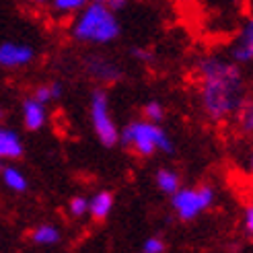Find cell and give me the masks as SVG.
<instances>
[{"label": "cell", "instance_id": "cell-16", "mask_svg": "<svg viewBox=\"0 0 253 253\" xmlns=\"http://www.w3.org/2000/svg\"><path fill=\"white\" fill-rule=\"evenodd\" d=\"M84 4H88V0H52V8L58 15H74Z\"/></svg>", "mask_w": 253, "mask_h": 253}, {"label": "cell", "instance_id": "cell-12", "mask_svg": "<svg viewBox=\"0 0 253 253\" xmlns=\"http://www.w3.org/2000/svg\"><path fill=\"white\" fill-rule=\"evenodd\" d=\"M0 179H2L4 187H8L10 192H15V194L27 192V187H29V181H27V177L23 175V171H19L17 167H10V165L0 167Z\"/></svg>", "mask_w": 253, "mask_h": 253}, {"label": "cell", "instance_id": "cell-17", "mask_svg": "<svg viewBox=\"0 0 253 253\" xmlns=\"http://www.w3.org/2000/svg\"><path fill=\"white\" fill-rule=\"evenodd\" d=\"M142 116L148 122L161 124L163 120H165V107H163V103H159V101H148V103L144 105V109H142Z\"/></svg>", "mask_w": 253, "mask_h": 253}, {"label": "cell", "instance_id": "cell-8", "mask_svg": "<svg viewBox=\"0 0 253 253\" xmlns=\"http://www.w3.org/2000/svg\"><path fill=\"white\" fill-rule=\"evenodd\" d=\"M231 58L237 64H249V62H253V17L245 21L237 42L231 45Z\"/></svg>", "mask_w": 253, "mask_h": 253}, {"label": "cell", "instance_id": "cell-5", "mask_svg": "<svg viewBox=\"0 0 253 253\" xmlns=\"http://www.w3.org/2000/svg\"><path fill=\"white\" fill-rule=\"evenodd\" d=\"M88 111H91V124H93V130L97 134V140L105 148H113L120 142V130L111 118L109 101H107L105 91H101V88L93 91Z\"/></svg>", "mask_w": 253, "mask_h": 253}, {"label": "cell", "instance_id": "cell-23", "mask_svg": "<svg viewBox=\"0 0 253 253\" xmlns=\"http://www.w3.org/2000/svg\"><path fill=\"white\" fill-rule=\"evenodd\" d=\"M128 2H130V0H107V6L113 10V12H120V10H124L126 6H128Z\"/></svg>", "mask_w": 253, "mask_h": 253}, {"label": "cell", "instance_id": "cell-15", "mask_svg": "<svg viewBox=\"0 0 253 253\" xmlns=\"http://www.w3.org/2000/svg\"><path fill=\"white\" fill-rule=\"evenodd\" d=\"M155 181H157V187L165 196H173L181 187V175L173 169H159L155 175Z\"/></svg>", "mask_w": 253, "mask_h": 253}, {"label": "cell", "instance_id": "cell-1", "mask_svg": "<svg viewBox=\"0 0 253 253\" xmlns=\"http://www.w3.org/2000/svg\"><path fill=\"white\" fill-rule=\"evenodd\" d=\"M196 74L202 113L214 124L233 118L247 97L241 64H237L233 58L210 54L198 60Z\"/></svg>", "mask_w": 253, "mask_h": 253}, {"label": "cell", "instance_id": "cell-7", "mask_svg": "<svg viewBox=\"0 0 253 253\" xmlns=\"http://www.w3.org/2000/svg\"><path fill=\"white\" fill-rule=\"evenodd\" d=\"M84 70L91 79H95L97 83H118L122 77H124V70L118 62H113L111 58H105V56H88L84 60Z\"/></svg>", "mask_w": 253, "mask_h": 253}, {"label": "cell", "instance_id": "cell-3", "mask_svg": "<svg viewBox=\"0 0 253 253\" xmlns=\"http://www.w3.org/2000/svg\"><path fill=\"white\" fill-rule=\"evenodd\" d=\"M120 142L128 150H132L136 157L142 159H150L157 153H165V155L175 153V144L171 136L161 128V124L148 120L130 122L124 130H120Z\"/></svg>", "mask_w": 253, "mask_h": 253}, {"label": "cell", "instance_id": "cell-2", "mask_svg": "<svg viewBox=\"0 0 253 253\" xmlns=\"http://www.w3.org/2000/svg\"><path fill=\"white\" fill-rule=\"evenodd\" d=\"M122 25L105 2L91 0L79 10L77 21L72 23V37L88 45H107L120 37Z\"/></svg>", "mask_w": 253, "mask_h": 253}, {"label": "cell", "instance_id": "cell-4", "mask_svg": "<svg viewBox=\"0 0 253 253\" xmlns=\"http://www.w3.org/2000/svg\"><path fill=\"white\" fill-rule=\"evenodd\" d=\"M214 198H216V192L206 183L198 187H179L171 196V208L179 220L192 222L214 204Z\"/></svg>", "mask_w": 253, "mask_h": 253}, {"label": "cell", "instance_id": "cell-27", "mask_svg": "<svg viewBox=\"0 0 253 253\" xmlns=\"http://www.w3.org/2000/svg\"><path fill=\"white\" fill-rule=\"evenodd\" d=\"M95 2H107V0H95Z\"/></svg>", "mask_w": 253, "mask_h": 253}, {"label": "cell", "instance_id": "cell-21", "mask_svg": "<svg viewBox=\"0 0 253 253\" xmlns=\"http://www.w3.org/2000/svg\"><path fill=\"white\" fill-rule=\"evenodd\" d=\"M132 58H136L138 62H142V64H148V62H153V52L150 49H144V47H134L132 49Z\"/></svg>", "mask_w": 253, "mask_h": 253}, {"label": "cell", "instance_id": "cell-9", "mask_svg": "<svg viewBox=\"0 0 253 253\" xmlns=\"http://www.w3.org/2000/svg\"><path fill=\"white\" fill-rule=\"evenodd\" d=\"M23 126L27 128L29 132H40L45 122H47V109H45V103L37 101L35 97H29L23 101Z\"/></svg>", "mask_w": 253, "mask_h": 253}, {"label": "cell", "instance_id": "cell-25", "mask_svg": "<svg viewBox=\"0 0 253 253\" xmlns=\"http://www.w3.org/2000/svg\"><path fill=\"white\" fill-rule=\"evenodd\" d=\"M33 4H45V2H49V0H31Z\"/></svg>", "mask_w": 253, "mask_h": 253}, {"label": "cell", "instance_id": "cell-13", "mask_svg": "<svg viewBox=\"0 0 253 253\" xmlns=\"http://www.w3.org/2000/svg\"><path fill=\"white\" fill-rule=\"evenodd\" d=\"M235 124L237 130L245 134V136H253V99L245 97L243 103L239 105V109L235 111Z\"/></svg>", "mask_w": 253, "mask_h": 253}, {"label": "cell", "instance_id": "cell-28", "mask_svg": "<svg viewBox=\"0 0 253 253\" xmlns=\"http://www.w3.org/2000/svg\"><path fill=\"white\" fill-rule=\"evenodd\" d=\"M0 118H2V109H0Z\"/></svg>", "mask_w": 253, "mask_h": 253}, {"label": "cell", "instance_id": "cell-22", "mask_svg": "<svg viewBox=\"0 0 253 253\" xmlns=\"http://www.w3.org/2000/svg\"><path fill=\"white\" fill-rule=\"evenodd\" d=\"M243 226H245V233L253 237V204H249L243 212Z\"/></svg>", "mask_w": 253, "mask_h": 253}, {"label": "cell", "instance_id": "cell-14", "mask_svg": "<svg viewBox=\"0 0 253 253\" xmlns=\"http://www.w3.org/2000/svg\"><path fill=\"white\" fill-rule=\"evenodd\" d=\"M60 229L54 224H40L35 226L31 231V241L35 245H42V247H52V245H58L60 243Z\"/></svg>", "mask_w": 253, "mask_h": 253}, {"label": "cell", "instance_id": "cell-19", "mask_svg": "<svg viewBox=\"0 0 253 253\" xmlns=\"http://www.w3.org/2000/svg\"><path fill=\"white\" fill-rule=\"evenodd\" d=\"M142 251L144 253H165L167 251V245L163 241L161 237H148L144 245H142Z\"/></svg>", "mask_w": 253, "mask_h": 253}, {"label": "cell", "instance_id": "cell-11", "mask_svg": "<svg viewBox=\"0 0 253 253\" xmlns=\"http://www.w3.org/2000/svg\"><path fill=\"white\" fill-rule=\"evenodd\" d=\"M113 210V196L109 192H97L88 200V214L97 222H103Z\"/></svg>", "mask_w": 253, "mask_h": 253}, {"label": "cell", "instance_id": "cell-18", "mask_svg": "<svg viewBox=\"0 0 253 253\" xmlns=\"http://www.w3.org/2000/svg\"><path fill=\"white\" fill-rule=\"evenodd\" d=\"M68 210H70V214H72L74 218L84 216V214L88 212V198H84V196H74V198L70 200V204H68Z\"/></svg>", "mask_w": 253, "mask_h": 253}, {"label": "cell", "instance_id": "cell-24", "mask_svg": "<svg viewBox=\"0 0 253 253\" xmlns=\"http://www.w3.org/2000/svg\"><path fill=\"white\" fill-rule=\"evenodd\" d=\"M49 84H52V93H54V101H56V99H60V97H62V93H64V86H62V83H60V81H52V83H49Z\"/></svg>", "mask_w": 253, "mask_h": 253}, {"label": "cell", "instance_id": "cell-10", "mask_svg": "<svg viewBox=\"0 0 253 253\" xmlns=\"http://www.w3.org/2000/svg\"><path fill=\"white\" fill-rule=\"evenodd\" d=\"M23 140L21 136L10 130L0 126V167H2L4 161H17L23 157Z\"/></svg>", "mask_w": 253, "mask_h": 253}, {"label": "cell", "instance_id": "cell-20", "mask_svg": "<svg viewBox=\"0 0 253 253\" xmlns=\"http://www.w3.org/2000/svg\"><path fill=\"white\" fill-rule=\"evenodd\" d=\"M33 97L37 101H42V103H49V101H54V93H52V84H40L33 91Z\"/></svg>", "mask_w": 253, "mask_h": 253}, {"label": "cell", "instance_id": "cell-6", "mask_svg": "<svg viewBox=\"0 0 253 253\" xmlns=\"http://www.w3.org/2000/svg\"><path fill=\"white\" fill-rule=\"evenodd\" d=\"M35 58V47L19 42H2L0 43V68L19 70L29 66Z\"/></svg>", "mask_w": 253, "mask_h": 253}, {"label": "cell", "instance_id": "cell-26", "mask_svg": "<svg viewBox=\"0 0 253 253\" xmlns=\"http://www.w3.org/2000/svg\"><path fill=\"white\" fill-rule=\"evenodd\" d=\"M249 171L253 173V153H251V157H249Z\"/></svg>", "mask_w": 253, "mask_h": 253}]
</instances>
